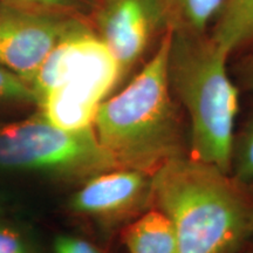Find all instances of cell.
I'll return each instance as SVG.
<instances>
[{
	"mask_svg": "<svg viewBox=\"0 0 253 253\" xmlns=\"http://www.w3.org/2000/svg\"><path fill=\"white\" fill-rule=\"evenodd\" d=\"M151 176L128 169H113L87 179L72 196L74 212L120 221L150 203Z\"/></svg>",
	"mask_w": 253,
	"mask_h": 253,
	"instance_id": "8",
	"label": "cell"
},
{
	"mask_svg": "<svg viewBox=\"0 0 253 253\" xmlns=\"http://www.w3.org/2000/svg\"><path fill=\"white\" fill-rule=\"evenodd\" d=\"M120 81L118 63L86 24L50 52L31 88L47 121L66 130H80L93 126L100 104Z\"/></svg>",
	"mask_w": 253,
	"mask_h": 253,
	"instance_id": "4",
	"label": "cell"
},
{
	"mask_svg": "<svg viewBox=\"0 0 253 253\" xmlns=\"http://www.w3.org/2000/svg\"><path fill=\"white\" fill-rule=\"evenodd\" d=\"M209 34L229 55L253 45V0H225Z\"/></svg>",
	"mask_w": 253,
	"mask_h": 253,
	"instance_id": "10",
	"label": "cell"
},
{
	"mask_svg": "<svg viewBox=\"0 0 253 253\" xmlns=\"http://www.w3.org/2000/svg\"><path fill=\"white\" fill-rule=\"evenodd\" d=\"M122 240L129 253H176V236L171 220L153 209L123 230Z\"/></svg>",
	"mask_w": 253,
	"mask_h": 253,
	"instance_id": "9",
	"label": "cell"
},
{
	"mask_svg": "<svg viewBox=\"0 0 253 253\" xmlns=\"http://www.w3.org/2000/svg\"><path fill=\"white\" fill-rule=\"evenodd\" d=\"M150 203L171 220L176 253H237L253 233L239 183L189 155L151 175Z\"/></svg>",
	"mask_w": 253,
	"mask_h": 253,
	"instance_id": "2",
	"label": "cell"
},
{
	"mask_svg": "<svg viewBox=\"0 0 253 253\" xmlns=\"http://www.w3.org/2000/svg\"><path fill=\"white\" fill-rule=\"evenodd\" d=\"M170 31L204 33L225 0H163Z\"/></svg>",
	"mask_w": 253,
	"mask_h": 253,
	"instance_id": "11",
	"label": "cell"
},
{
	"mask_svg": "<svg viewBox=\"0 0 253 253\" xmlns=\"http://www.w3.org/2000/svg\"><path fill=\"white\" fill-rule=\"evenodd\" d=\"M84 25L73 12L0 1V66L31 86L50 52Z\"/></svg>",
	"mask_w": 253,
	"mask_h": 253,
	"instance_id": "6",
	"label": "cell"
},
{
	"mask_svg": "<svg viewBox=\"0 0 253 253\" xmlns=\"http://www.w3.org/2000/svg\"><path fill=\"white\" fill-rule=\"evenodd\" d=\"M27 106H37L33 89L24 80L0 66V112Z\"/></svg>",
	"mask_w": 253,
	"mask_h": 253,
	"instance_id": "13",
	"label": "cell"
},
{
	"mask_svg": "<svg viewBox=\"0 0 253 253\" xmlns=\"http://www.w3.org/2000/svg\"><path fill=\"white\" fill-rule=\"evenodd\" d=\"M240 185L253 182V118L248 122L237 140H233L231 171Z\"/></svg>",
	"mask_w": 253,
	"mask_h": 253,
	"instance_id": "12",
	"label": "cell"
},
{
	"mask_svg": "<svg viewBox=\"0 0 253 253\" xmlns=\"http://www.w3.org/2000/svg\"><path fill=\"white\" fill-rule=\"evenodd\" d=\"M233 72L239 86L253 95V48L240 56L233 67Z\"/></svg>",
	"mask_w": 253,
	"mask_h": 253,
	"instance_id": "15",
	"label": "cell"
},
{
	"mask_svg": "<svg viewBox=\"0 0 253 253\" xmlns=\"http://www.w3.org/2000/svg\"><path fill=\"white\" fill-rule=\"evenodd\" d=\"M170 38L169 30L143 68L120 93L103 100L95 115L97 140L120 169L151 176L170 161L188 155L168 79Z\"/></svg>",
	"mask_w": 253,
	"mask_h": 253,
	"instance_id": "1",
	"label": "cell"
},
{
	"mask_svg": "<svg viewBox=\"0 0 253 253\" xmlns=\"http://www.w3.org/2000/svg\"><path fill=\"white\" fill-rule=\"evenodd\" d=\"M229 54L208 32L171 31L168 79L190 120L189 156L229 175L238 86L227 72Z\"/></svg>",
	"mask_w": 253,
	"mask_h": 253,
	"instance_id": "3",
	"label": "cell"
},
{
	"mask_svg": "<svg viewBox=\"0 0 253 253\" xmlns=\"http://www.w3.org/2000/svg\"><path fill=\"white\" fill-rule=\"evenodd\" d=\"M118 169L97 140L93 126L66 130L53 126L39 112L0 126V170L45 173L87 181Z\"/></svg>",
	"mask_w": 253,
	"mask_h": 253,
	"instance_id": "5",
	"label": "cell"
},
{
	"mask_svg": "<svg viewBox=\"0 0 253 253\" xmlns=\"http://www.w3.org/2000/svg\"><path fill=\"white\" fill-rule=\"evenodd\" d=\"M53 250L54 253H100L89 242L72 236L56 237Z\"/></svg>",
	"mask_w": 253,
	"mask_h": 253,
	"instance_id": "14",
	"label": "cell"
},
{
	"mask_svg": "<svg viewBox=\"0 0 253 253\" xmlns=\"http://www.w3.org/2000/svg\"><path fill=\"white\" fill-rule=\"evenodd\" d=\"M0 253H28V249L17 232L0 227Z\"/></svg>",
	"mask_w": 253,
	"mask_h": 253,
	"instance_id": "16",
	"label": "cell"
},
{
	"mask_svg": "<svg viewBox=\"0 0 253 253\" xmlns=\"http://www.w3.org/2000/svg\"><path fill=\"white\" fill-rule=\"evenodd\" d=\"M93 30L118 63L121 80L154 38L169 31L163 0H99Z\"/></svg>",
	"mask_w": 253,
	"mask_h": 253,
	"instance_id": "7",
	"label": "cell"
},
{
	"mask_svg": "<svg viewBox=\"0 0 253 253\" xmlns=\"http://www.w3.org/2000/svg\"><path fill=\"white\" fill-rule=\"evenodd\" d=\"M0 1L15 2V4L59 9V11L66 12H74L78 6V0H0Z\"/></svg>",
	"mask_w": 253,
	"mask_h": 253,
	"instance_id": "17",
	"label": "cell"
}]
</instances>
